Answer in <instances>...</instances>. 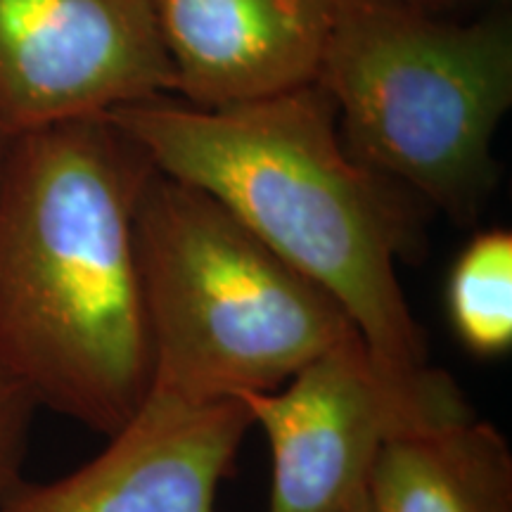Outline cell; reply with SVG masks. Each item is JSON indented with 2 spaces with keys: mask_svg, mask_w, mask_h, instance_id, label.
I'll return each mask as SVG.
<instances>
[{
  "mask_svg": "<svg viewBox=\"0 0 512 512\" xmlns=\"http://www.w3.org/2000/svg\"><path fill=\"white\" fill-rule=\"evenodd\" d=\"M176 95L152 0H0V124L10 136Z\"/></svg>",
  "mask_w": 512,
  "mask_h": 512,
  "instance_id": "8992f818",
  "label": "cell"
},
{
  "mask_svg": "<svg viewBox=\"0 0 512 512\" xmlns=\"http://www.w3.org/2000/svg\"><path fill=\"white\" fill-rule=\"evenodd\" d=\"M107 119L157 171L207 192L328 292L384 366H430L399 278L425 249V204L349 155L316 83L223 110L166 95Z\"/></svg>",
  "mask_w": 512,
  "mask_h": 512,
  "instance_id": "7a4b0ae2",
  "label": "cell"
},
{
  "mask_svg": "<svg viewBox=\"0 0 512 512\" xmlns=\"http://www.w3.org/2000/svg\"><path fill=\"white\" fill-rule=\"evenodd\" d=\"M316 86L349 155L460 226L498 183L512 107V19L472 22L408 0H335Z\"/></svg>",
  "mask_w": 512,
  "mask_h": 512,
  "instance_id": "3957f363",
  "label": "cell"
},
{
  "mask_svg": "<svg viewBox=\"0 0 512 512\" xmlns=\"http://www.w3.org/2000/svg\"><path fill=\"white\" fill-rule=\"evenodd\" d=\"M133 235L150 399L209 406L275 392L356 332L328 292L195 185L152 171Z\"/></svg>",
  "mask_w": 512,
  "mask_h": 512,
  "instance_id": "277c9868",
  "label": "cell"
},
{
  "mask_svg": "<svg viewBox=\"0 0 512 512\" xmlns=\"http://www.w3.org/2000/svg\"><path fill=\"white\" fill-rule=\"evenodd\" d=\"M10 133L5 131V126L0 124V162H3V157H5V150H8V145H10Z\"/></svg>",
  "mask_w": 512,
  "mask_h": 512,
  "instance_id": "5bb4252c",
  "label": "cell"
},
{
  "mask_svg": "<svg viewBox=\"0 0 512 512\" xmlns=\"http://www.w3.org/2000/svg\"><path fill=\"white\" fill-rule=\"evenodd\" d=\"M453 335L477 358L512 349V233L482 228L465 242L446 280Z\"/></svg>",
  "mask_w": 512,
  "mask_h": 512,
  "instance_id": "30bf717a",
  "label": "cell"
},
{
  "mask_svg": "<svg viewBox=\"0 0 512 512\" xmlns=\"http://www.w3.org/2000/svg\"><path fill=\"white\" fill-rule=\"evenodd\" d=\"M342 512H368V501H366V486L358 491V496L351 501Z\"/></svg>",
  "mask_w": 512,
  "mask_h": 512,
  "instance_id": "4fadbf2b",
  "label": "cell"
},
{
  "mask_svg": "<svg viewBox=\"0 0 512 512\" xmlns=\"http://www.w3.org/2000/svg\"><path fill=\"white\" fill-rule=\"evenodd\" d=\"M152 171L107 117L19 133L0 162V375L105 437L150 392L133 223Z\"/></svg>",
  "mask_w": 512,
  "mask_h": 512,
  "instance_id": "6da1fadb",
  "label": "cell"
},
{
  "mask_svg": "<svg viewBox=\"0 0 512 512\" xmlns=\"http://www.w3.org/2000/svg\"><path fill=\"white\" fill-rule=\"evenodd\" d=\"M249 427L240 399L183 406L147 396L93 460L55 482H24L0 512H214Z\"/></svg>",
  "mask_w": 512,
  "mask_h": 512,
  "instance_id": "52a82bcc",
  "label": "cell"
},
{
  "mask_svg": "<svg viewBox=\"0 0 512 512\" xmlns=\"http://www.w3.org/2000/svg\"><path fill=\"white\" fill-rule=\"evenodd\" d=\"M271 446L266 512H342L392 439L472 418L446 370H394L351 332L275 392L242 394Z\"/></svg>",
  "mask_w": 512,
  "mask_h": 512,
  "instance_id": "5b68a950",
  "label": "cell"
},
{
  "mask_svg": "<svg viewBox=\"0 0 512 512\" xmlns=\"http://www.w3.org/2000/svg\"><path fill=\"white\" fill-rule=\"evenodd\" d=\"M176 76L200 110L313 86L335 0H152Z\"/></svg>",
  "mask_w": 512,
  "mask_h": 512,
  "instance_id": "ba28073f",
  "label": "cell"
},
{
  "mask_svg": "<svg viewBox=\"0 0 512 512\" xmlns=\"http://www.w3.org/2000/svg\"><path fill=\"white\" fill-rule=\"evenodd\" d=\"M368 512H512V453L477 415L392 439L366 482Z\"/></svg>",
  "mask_w": 512,
  "mask_h": 512,
  "instance_id": "9c48e42d",
  "label": "cell"
},
{
  "mask_svg": "<svg viewBox=\"0 0 512 512\" xmlns=\"http://www.w3.org/2000/svg\"><path fill=\"white\" fill-rule=\"evenodd\" d=\"M36 411L29 396L0 375V505L24 484L22 467Z\"/></svg>",
  "mask_w": 512,
  "mask_h": 512,
  "instance_id": "8fae6325",
  "label": "cell"
},
{
  "mask_svg": "<svg viewBox=\"0 0 512 512\" xmlns=\"http://www.w3.org/2000/svg\"><path fill=\"white\" fill-rule=\"evenodd\" d=\"M408 3L422 5V8H430V10H441V8H448V5L465 3V0H408Z\"/></svg>",
  "mask_w": 512,
  "mask_h": 512,
  "instance_id": "7c38bea8",
  "label": "cell"
}]
</instances>
